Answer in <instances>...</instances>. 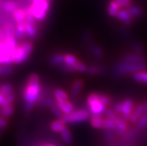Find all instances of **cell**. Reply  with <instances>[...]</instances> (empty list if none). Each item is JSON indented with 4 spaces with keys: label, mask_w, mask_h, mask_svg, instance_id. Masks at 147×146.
Instances as JSON below:
<instances>
[{
    "label": "cell",
    "mask_w": 147,
    "mask_h": 146,
    "mask_svg": "<svg viewBox=\"0 0 147 146\" xmlns=\"http://www.w3.org/2000/svg\"><path fill=\"white\" fill-rule=\"evenodd\" d=\"M80 60L76 56L71 53L64 54V63L68 66L75 67Z\"/></svg>",
    "instance_id": "cell-28"
},
{
    "label": "cell",
    "mask_w": 147,
    "mask_h": 146,
    "mask_svg": "<svg viewBox=\"0 0 147 146\" xmlns=\"http://www.w3.org/2000/svg\"><path fill=\"white\" fill-rule=\"evenodd\" d=\"M52 96L56 100V102H63L69 100V95L61 88H55L52 90Z\"/></svg>",
    "instance_id": "cell-19"
},
{
    "label": "cell",
    "mask_w": 147,
    "mask_h": 146,
    "mask_svg": "<svg viewBox=\"0 0 147 146\" xmlns=\"http://www.w3.org/2000/svg\"><path fill=\"white\" fill-rule=\"evenodd\" d=\"M46 1H47V2H49V3H50L51 2H52V0H46Z\"/></svg>",
    "instance_id": "cell-44"
},
{
    "label": "cell",
    "mask_w": 147,
    "mask_h": 146,
    "mask_svg": "<svg viewBox=\"0 0 147 146\" xmlns=\"http://www.w3.org/2000/svg\"><path fill=\"white\" fill-rule=\"evenodd\" d=\"M134 127L139 131L140 132H143L146 130H147V116L144 115L140 118V119L137 122V124L134 125Z\"/></svg>",
    "instance_id": "cell-30"
},
{
    "label": "cell",
    "mask_w": 147,
    "mask_h": 146,
    "mask_svg": "<svg viewBox=\"0 0 147 146\" xmlns=\"http://www.w3.org/2000/svg\"><path fill=\"white\" fill-rule=\"evenodd\" d=\"M2 132H3V131H2V130H0V137H1V135H2Z\"/></svg>",
    "instance_id": "cell-43"
},
{
    "label": "cell",
    "mask_w": 147,
    "mask_h": 146,
    "mask_svg": "<svg viewBox=\"0 0 147 146\" xmlns=\"http://www.w3.org/2000/svg\"><path fill=\"white\" fill-rule=\"evenodd\" d=\"M28 10L36 20L41 22L44 21L48 16L50 10V3L46 0H31Z\"/></svg>",
    "instance_id": "cell-4"
},
{
    "label": "cell",
    "mask_w": 147,
    "mask_h": 146,
    "mask_svg": "<svg viewBox=\"0 0 147 146\" xmlns=\"http://www.w3.org/2000/svg\"><path fill=\"white\" fill-rule=\"evenodd\" d=\"M14 106H2L0 107V116L7 118L14 113Z\"/></svg>",
    "instance_id": "cell-25"
},
{
    "label": "cell",
    "mask_w": 147,
    "mask_h": 146,
    "mask_svg": "<svg viewBox=\"0 0 147 146\" xmlns=\"http://www.w3.org/2000/svg\"><path fill=\"white\" fill-rule=\"evenodd\" d=\"M120 7L116 0H112L109 3V5L108 7V13L109 16L111 17H117L118 13H119Z\"/></svg>",
    "instance_id": "cell-24"
},
{
    "label": "cell",
    "mask_w": 147,
    "mask_h": 146,
    "mask_svg": "<svg viewBox=\"0 0 147 146\" xmlns=\"http://www.w3.org/2000/svg\"><path fill=\"white\" fill-rule=\"evenodd\" d=\"M132 78L138 83L147 85V70L137 72L132 75Z\"/></svg>",
    "instance_id": "cell-27"
},
{
    "label": "cell",
    "mask_w": 147,
    "mask_h": 146,
    "mask_svg": "<svg viewBox=\"0 0 147 146\" xmlns=\"http://www.w3.org/2000/svg\"><path fill=\"white\" fill-rule=\"evenodd\" d=\"M26 36L27 38L31 40L37 38L39 36V27L37 24L28 25L26 24Z\"/></svg>",
    "instance_id": "cell-17"
},
{
    "label": "cell",
    "mask_w": 147,
    "mask_h": 146,
    "mask_svg": "<svg viewBox=\"0 0 147 146\" xmlns=\"http://www.w3.org/2000/svg\"><path fill=\"white\" fill-rule=\"evenodd\" d=\"M114 121L116 123V129L114 131L119 138H122L130 128L129 122H127L120 115H119Z\"/></svg>",
    "instance_id": "cell-8"
},
{
    "label": "cell",
    "mask_w": 147,
    "mask_h": 146,
    "mask_svg": "<svg viewBox=\"0 0 147 146\" xmlns=\"http://www.w3.org/2000/svg\"><path fill=\"white\" fill-rule=\"evenodd\" d=\"M84 81L81 79L75 80L73 82L70 88V95L73 98H78L80 96L81 93L84 88Z\"/></svg>",
    "instance_id": "cell-11"
},
{
    "label": "cell",
    "mask_w": 147,
    "mask_h": 146,
    "mask_svg": "<svg viewBox=\"0 0 147 146\" xmlns=\"http://www.w3.org/2000/svg\"><path fill=\"white\" fill-rule=\"evenodd\" d=\"M126 9L128 10V11H129V13L133 17L134 20L140 18L142 15H143V13H144V11H143L141 7L136 5H131L128 8H126Z\"/></svg>",
    "instance_id": "cell-26"
},
{
    "label": "cell",
    "mask_w": 147,
    "mask_h": 146,
    "mask_svg": "<svg viewBox=\"0 0 147 146\" xmlns=\"http://www.w3.org/2000/svg\"><path fill=\"white\" fill-rule=\"evenodd\" d=\"M42 91L43 87L39 75L36 73H32L22 88V96L24 102L23 110L26 114L31 113L34 106L37 105Z\"/></svg>",
    "instance_id": "cell-1"
},
{
    "label": "cell",
    "mask_w": 147,
    "mask_h": 146,
    "mask_svg": "<svg viewBox=\"0 0 147 146\" xmlns=\"http://www.w3.org/2000/svg\"><path fill=\"white\" fill-rule=\"evenodd\" d=\"M116 123L114 120L105 117L104 118V131L105 130H110V131H115Z\"/></svg>",
    "instance_id": "cell-33"
},
{
    "label": "cell",
    "mask_w": 147,
    "mask_h": 146,
    "mask_svg": "<svg viewBox=\"0 0 147 146\" xmlns=\"http://www.w3.org/2000/svg\"><path fill=\"white\" fill-rule=\"evenodd\" d=\"M144 115H145V108H144V103L138 104L136 107H135V108H134V111H133L132 115H131V117L130 119V123L135 125L137 124V122L140 120V118Z\"/></svg>",
    "instance_id": "cell-10"
},
{
    "label": "cell",
    "mask_w": 147,
    "mask_h": 146,
    "mask_svg": "<svg viewBox=\"0 0 147 146\" xmlns=\"http://www.w3.org/2000/svg\"><path fill=\"white\" fill-rule=\"evenodd\" d=\"M144 108H145V115H146L147 116V100L144 101Z\"/></svg>",
    "instance_id": "cell-42"
},
{
    "label": "cell",
    "mask_w": 147,
    "mask_h": 146,
    "mask_svg": "<svg viewBox=\"0 0 147 146\" xmlns=\"http://www.w3.org/2000/svg\"><path fill=\"white\" fill-rule=\"evenodd\" d=\"M146 70V63H134L120 61L115 65L112 72V76L115 79H121L129 75H131L132 76L137 72Z\"/></svg>",
    "instance_id": "cell-2"
},
{
    "label": "cell",
    "mask_w": 147,
    "mask_h": 146,
    "mask_svg": "<svg viewBox=\"0 0 147 146\" xmlns=\"http://www.w3.org/2000/svg\"><path fill=\"white\" fill-rule=\"evenodd\" d=\"M14 72V68L12 66L2 65L0 66V77L5 75H9Z\"/></svg>",
    "instance_id": "cell-32"
},
{
    "label": "cell",
    "mask_w": 147,
    "mask_h": 146,
    "mask_svg": "<svg viewBox=\"0 0 147 146\" xmlns=\"http://www.w3.org/2000/svg\"><path fill=\"white\" fill-rule=\"evenodd\" d=\"M5 97L0 94V107L3 105V104L5 103Z\"/></svg>",
    "instance_id": "cell-41"
},
{
    "label": "cell",
    "mask_w": 147,
    "mask_h": 146,
    "mask_svg": "<svg viewBox=\"0 0 147 146\" xmlns=\"http://www.w3.org/2000/svg\"><path fill=\"white\" fill-rule=\"evenodd\" d=\"M122 61L128 62V63H146V58L144 54H139L134 53H127L123 55L121 58Z\"/></svg>",
    "instance_id": "cell-9"
},
{
    "label": "cell",
    "mask_w": 147,
    "mask_h": 146,
    "mask_svg": "<svg viewBox=\"0 0 147 146\" xmlns=\"http://www.w3.org/2000/svg\"><path fill=\"white\" fill-rule=\"evenodd\" d=\"M49 62L52 67L59 69L64 63V54L61 52H56L53 54L49 57Z\"/></svg>",
    "instance_id": "cell-14"
},
{
    "label": "cell",
    "mask_w": 147,
    "mask_h": 146,
    "mask_svg": "<svg viewBox=\"0 0 147 146\" xmlns=\"http://www.w3.org/2000/svg\"><path fill=\"white\" fill-rule=\"evenodd\" d=\"M98 93V96H99V100H100L101 102H102L107 107H111V106L113 105V101H112V98H111V96H109L108 95L105 94V93Z\"/></svg>",
    "instance_id": "cell-31"
},
{
    "label": "cell",
    "mask_w": 147,
    "mask_h": 146,
    "mask_svg": "<svg viewBox=\"0 0 147 146\" xmlns=\"http://www.w3.org/2000/svg\"><path fill=\"white\" fill-rule=\"evenodd\" d=\"M13 22L16 23V25L19 23H22L26 22V10L22 9V8H18L17 10L13 12V13L11 15Z\"/></svg>",
    "instance_id": "cell-20"
},
{
    "label": "cell",
    "mask_w": 147,
    "mask_h": 146,
    "mask_svg": "<svg viewBox=\"0 0 147 146\" xmlns=\"http://www.w3.org/2000/svg\"><path fill=\"white\" fill-rule=\"evenodd\" d=\"M88 51L96 59H101L104 56V51L99 45L96 44V43H91V44L88 45Z\"/></svg>",
    "instance_id": "cell-18"
},
{
    "label": "cell",
    "mask_w": 147,
    "mask_h": 146,
    "mask_svg": "<svg viewBox=\"0 0 147 146\" xmlns=\"http://www.w3.org/2000/svg\"><path fill=\"white\" fill-rule=\"evenodd\" d=\"M34 50V45L31 40L23 41L20 43L13 52L12 61L13 64H22L26 63L32 56Z\"/></svg>",
    "instance_id": "cell-3"
},
{
    "label": "cell",
    "mask_w": 147,
    "mask_h": 146,
    "mask_svg": "<svg viewBox=\"0 0 147 146\" xmlns=\"http://www.w3.org/2000/svg\"><path fill=\"white\" fill-rule=\"evenodd\" d=\"M65 126H67L65 122L62 120L61 118H60L52 121L49 124V128L54 133H61V131Z\"/></svg>",
    "instance_id": "cell-21"
},
{
    "label": "cell",
    "mask_w": 147,
    "mask_h": 146,
    "mask_svg": "<svg viewBox=\"0 0 147 146\" xmlns=\"http://www.w3.org/2000/svg\"><path fill=\"white\" fill-rule=\"evenodd\" d=\"M7 127H8V121L7 118L0 116V130L4 131V129L7 128Z\"/></svg>",
    "instance_id": "cell-39"
},
{
    "label": "cell",
    "mask_w": 147,
    "mask_h": 146,
    "mask_svg": "<svg viewBox=\"0 0 147 146\" xmlns=\"http://www.w3.org/2000/svg\"><path fill=\"white\" fill-rule=\"evenodd\" d=\"M131 48L134 53L139 54H144V47L140 43H134L131 46Z\"/></svg>",
    "instance_id": "cell-35"
},
{
    "label": "cell",
    "mask_w": 147,
    "mask_h": 146,
    "mask_svg": "<svg viewBox=\"0 0 147 146\" xmlns=\"http://www.w3.org/2000/svg\"><path fill=\"white\" fill-rule=\"evenodd\" d=\"M123 102V110H122L121 116L123 117L127 122L130 123V119L133 113L134 108L136 107V104L131 98H127L122 100Z\"/></svg>",
    "instance_id": "cell-7"
},
{
    "label": "cell",
    "mask_w": 147,
    "mask_h": 146,
    "mask_svg": "<svg viewBox=\"0 0 147 146\" xmlns=\"http://www.w3.org/2000/svg\"><path fill=\"white\" fill-rule=\"evenodd\" d=\"M87 109L90 114L104 115L108 107L99 100L98 93L94 92L88 95L86 98Z\"/></svg>",
    "instance_id": "cell-5"
},
{
    "label": "cell",
    "mask_w": 147,
    "mask_h": 146,
    "mask_svg": "<svg viewBox=\"0 0 147 146\" xmlns=\"http://www.w3.org/2000/svg\"><path fill=\"white\" fill-rule=\"evenodd\" d=\"M13 92H14V87L13 84L10 83H5L0 85V94L5 97Z\"/></svg>",
    "instance_id": "cell-29"
},
{
    "label": "cell",
    "mask_w": 147,
    "mask_h": 146,
    "mask_svg": "<svg viewBox=\"0 0 147 146\" xmlns=\"http://www.w3.org/2000/svg\"><path fill=\"white\" fill-rule=\"evenodd\" d=\"M105 69L103 67L99 66V65L90 64L87 67V70H86L85 74L90 76H99L101 75L105 74Z\"/></svg>",
    "instance_id": "cell-16"
},
{
    "label": "cell",
    "mask_w": 147,
    "mask_h": 146,
    "mask_svg": "<svg viewBox=\"0 0 147 146\" xmlns=\"http://www.w3.org/2000/svg\"><path fill=\"white\" fill-rule=\"evenodd\" d=\"M112 108L116 111V113L121 116L122 110H123V102H122V101H117V102L113 104Z\"/></svg>",
    "instance_id": "cell-37"
},
{
    "label": "cell",
    "mask_w": 147,
    "mask_h": 146,
    "mask_svg": "<svg viewBox=\"0 0 147 146\" xmlns=\"http://www.w3.org/2000/svg\"><path fill=\"white\" fill-rule=\"evenodd\" d=\"M104 115L90 114V124L95 129L104 130Z\"/></svg>",
    "instance_id": "cell-13"
},
{
    "label": "cell",
    "mask_w": 147,
    "mask_h": 146,
    "mask_svg": "<svg viewBox=\"0 0 147 146\" xmlns=\"http://www.w3.org/2000/svg\"><path fill=\"white\" fill-rule=\"evenodd\" d=\"M117 18L121 22H123V25L125 26H131L134 23V19L131 16L129 12L127 9H120L118 13Z\"/></svg>",
    "instance_id": "cell-12"
},
{
    "label": "cell",
    "mask_w": 147,
    "mask_h": 146,
    "mask_svg": "<svg viewBox=\"0 0 147 146\" xmlns=\"http://www.w3.org/2000/svg\"><path fill=\"white\" fill-rule=\"evenodd\" d=\"M15 37L18 40H23L26 36V23L22 22V23H19L16 25V31H15Z\"/></svg>",
    "instance_id": "cell-22"
},
{
    "label": "cell",
    "mask_w": 147,
    "mask_h": 146,
    "mask_svg": "<svg viewBox=\"0 0 147 146\" xmlns=\"http://www.w3.org/2000/svg\"><path fill=\"white\" fill-rule=\"evenodd\" d=\"M87 65L84 63H83L82 61H79L77 63V64L75 66V69L76 72H79V73H86V70H87Z\"/></svg>",
    "instance_id": "cell-36"
},
{
    "label": "cell",
    "mask_w": 147,
    "mask_h": 146,
    "mask_svg": "<svg viewBox=\"0 0 147 146\" xmlns=\"http://www.w3.org/2000/svg\"><path fill=\"white\" fill-rule=\"evenodd\" d=\"M60 135H61V138L62 141L65 144L70 145L71 143H73V135H72V132H71V131L67 126H65L63 128V130L60 133Z\"/></svg>",
    "instance_id": "cell-23"
},
{
    "label": "cell",
    "mask_w": 147,
    "mask_h": 146,
    "mask_svg": "<svg viewBox=\"0 0 147 146\" xmlns=\"http://www.w3.org/2000/svg\"><path fill=\"white\" fill-rule=\"evenodd\" d=\"M116 2H117L119 7L123 9H126L129 6L131 5V0H116Z\"/></svg>",
    "instance_id": "cell-38"
},
{
    "label": "cell",
    "mask_w": 147,
    "mask_h": 146,
    "mask_svg": "<svg viewBox=\"0 0 147 146\" xmlns=\"http://www.w3.org/2000/svg\"><path fill=\"white\" fill-rule=\"evenodd\" d=\"M36 146H58L56 145L53 144V143H40L38 145Z\"/></svg>",
    "instance_id": "cell-40"
},
{
    "label": "cell",
    "mask_w": 147,
    "mask_h": 146,
    "mask_svg": "<svg viewBox=\"0 0 147 146\" xmlns=\"http://www.w3.org/2000/svg\"><path fill=\"white\" fill-rule=\"evenodd\" d=\"M118 116H119V114L116 113V111L112 107H108L104 114L105 117L110 118V119H112V120H114Z\"/></svg>",
    "instance_id": "cell-34"
},
{
    "label": "cell",
    "mask_w": 147,
    "mask_h": 146,
    "mask_svg": "<svg viewBox=\"0 0 147 146\" xmlns=\"http://www.w3.org/2000/svg\"><path fill=\"white\" fill-rule=\"evenodd\" d=\"M59 109L63 115H67L73 113L75 110V104L69 100L63 102H56Z\"/></svg>",
    "instance_id": "cell-15"
},
{
    "label": "cell",
    "mask_w": 147,
    "mask_h": 146,
    "mask_svg": "<svg viewBox=\"0 0 147 146\" xmlns=\"http://www.w3.org/2000/svg\"><path fill=\"white\" fill-rule=\"evenodd\" d=\"M90 113L87 108H80L75 110L73 113L67 115H63L61 117L62 120L65 122V124H81L90 119Z\"/></svg>",
    "instance_id": "cell-6"
}]
</instances>
